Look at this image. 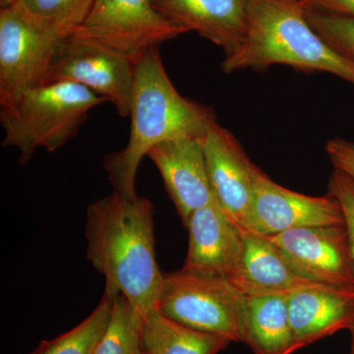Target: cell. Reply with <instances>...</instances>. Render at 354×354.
I'll return each mask as SVG.
<instances>
[{
  "instance_id": "cell-10",
  "label": "cell",
  "mask_w": 354,
  "mask_h": 354,
  "mask_svg": "<svg viewBox=\"0 0 354 354\" xmlns=\"http://www.w3.org/2000/svg\"><path fill=\"white\" fill-rule=\"evenodd\" d=\"M209 183L225 214L246 230L252 212L254 193L262 171L251 162L234 134L218 122L204 139Z\"/></svg>"
},
{
  "instance_id": "cell-23",
  "label": "cell",
  "mask_w": 354,
  "mask_h": 354,
  "mask_svg": "<svg viewBox=\"0 0 354 354\" xmlns=\"http://www.w3.org/2000/svg\"><path fill=\"white\" fill-rule=\"evenodd\" d=\"M328 189L341 206L354 265V179L335 169L330 174Z\"/></svg>"
},
{
  "instance_id": "cell-3",
  "label": "cell",
  "mask_w": 354,
  "mask_h": 354,
  "mask_svg": "<svg viewBox=\"0 0 354 354\" xmlns=\"http://www.w3.org/2000/svg\"><path fill=\"white\" fill-rule=\"evenodd\" d=\"M276 64L308 73L326 72L354 86V62L314 31L300 0H250L245 35L221 68L234 73Z\"/></svg>"
},
{
  "instance_id": "cell-20",
  "label": "cell",
  "mask_w": 354,
  "mask_h": 354,
  "mask_svg": "<svg viewBox=\"0 0 354 354\" xmlns=\"http://www.w3.org/2000/svg\"><path fill=\"white\" fill-rule=\"evenodd\" d=\"M143 321L127 298L118 295L108 327L93 354H142Z\"/></svg>"
},
{
  "instance_id": "cell-17",
  "label": "cell",
  "mask_w": 354,
  "mask_h": 354,
  "mask_svg": "<svg viewBox=\"0 0 354 354\" xmlns=\"http://www.w3.org/2000/svg\"><path fill=\"white\" fill-rule=\"evenodd\" d=\"M288 297H246L243 342L254 354H292L297 351L288 316Z\"/></svg>"
},
{
  "instance_id": "cell-1",
  "label": "cell",
  "mask_w": 354,
  "mask_h": 354,
  "mask_svg": "<svg viewBox=\"0 0 354 354\" xmlns=\"http://www.w3.org/2000/svg\"><path fill=\"white\" fill-rule=\"evenodd\" d=\"M155 209L147 198L113 192L88 205L87 257L106 279L104 295H118L146 318L157 308L165 274L155 250Z\"/></svg>"
},
{
  "instance_id": "cell-5",
  "label": "cell",
  "mask_w": 354,
  "mask_h": 354,
  "mask_svg": "<svg viewBox=\"0 0 354 354\" xmlns=\"http://www.w3.org/2000/svg\"><path fill=\"white\" fill-rule=\"evenodd\" d=\"M71 36L32 15L21 2L0 8L1 109L46 84L53 62Z\"/></svg>"
},
{
  "instance_id": "cell-25",
  "label": "cell",
  "mask_w": 354,
  "mask_h": 354,
  "mask_svg": "<svg viewBox=\"0 0 354 354\" xmlns=\"http://www.w3.org/2000/svg\"><path fill=\"white\" fill-rule=\"evenodd\" d=\"M306 8L354 17V0H300Z\"/></svg>"
},
{
  "instance_id": "cell-6",
  "label": "cell",
  "mask_w": 354,
  "mask_h": 354,
  "mask_svg": "<svg viewBox=\"0 0 354 354\" xmlns=\"http://www.w3.org/2000/svg\"><path fill=\"white\" fill-rule=\"evenodd\" d=\"M245 300L227 279L181 269L165 274L156 309L190 329L243 342Z\"/></svg>"
},
{
  "instance_id": "cell-21",
  "label": "cell",
  "mask_w": 354,
  "mask_h": 354,
  "mask_svg": "<svg viewBox=\"0 0 354 354\" xmlns=\"http://www.w3.org/2000/svg\"><path fill=\"white\" fill-rule=\"evenodd\" d=\"M39 19L73 35L87 19L94 0H21Z\"/></svg>"
},
{
  "instance_id": "cell-8",
  "label": "cell",
  "mask_w": 354,
  "mask_h": 354,
  "mask_svg": "<svg viewBox=\"0 0 354 354\" xmlns=\"http://www.w3.org/2000/svg\"><path fill=\"white\" fill-rule=\"evenodd\" d=\"M135 64L118 51L71 36L51 65L46 84L68 81L104 97L121 118L129 116Z\"/></svg>"
},
{
  "instance_id": "cell-2",
  "label": "cell",
  "mask_w": 354,
  "mask_h": 354,
  "mask_svg": "<svg viewBox=\"0 0 354 354\" xmlns=\"http://www.w3.org/2000/svg\"><path fill=\"white\" fill-rule=\"evenodd\" d=\"M129 139L123 150L104 158L113 192L136 196V176L149 151L178 137L205 136L216 122L213 109L179 94L165 71L158 46H153L135 64L130 102Z\"/></svg>"
},
{
  "instance_id": "cell-26",
  "label": "cell",
  "mask_w": 354,
  "mask_h": 354,
  "mask_svg": "<svg viewBox=\"0 0 354 354\" xmlns=\"http://www.w3.org/2000/svg\"><path fill=\"white\" fill-rule=\"evenodd\" d=\"M19 1H21V0H0V8L13 6V4L18 3Z\"/></svg>"
},
{
  "instance_id": "cell-22",
  "label": "cell",
  "mask_w": 354,
  "mask_h": 354,
  "mask_svg": "<svg viewBox=\"0 0 354 354\" xmlns=\"http://www.w3.org/2000/svg\"><path fill=\"white\" fill-rule=\"evenodd\" d=\"M305 15L314 31L326 43L354 62V17L321 12L306 7Z\"/></svg>"
},
{
  "instance_id": "cell-11",
  "label": "cell",
  "mask_w": 354,
  "mask_h": 354,
  "mask_svg": "<svg viewBox=\"0 0 354 354\" xmlns=\"http://www.w3.org/2000/svg\"><path fill=\"white\" fill-rule=\"evenodd\" d=\"M344 225L339 202L332 194L307 196L283 187L261 171L246 230L271 236L295 228Z\"/></svg>"
},
{
  "instance_id": "cell-27",
  "label": "cell",
  "mask_w": 354,
  "mask_h": 354,
  "mask_svg": "<svg viewBox=\"0 0 354 354\" xmlns=\"http://www.w3.org/2000/svg\"><path fill=\"white\" fill-rule=\"evenodd\" d=\"M351 332V353L349 354H354V323L351 326V329L348 330Z\"/></svg>"
},
{
  "instance_id": "cell-19",
  "label": "cell",
  "mask_w": 354,
  "mask_h": 354,
  "mask_svg": "<svg viewBox=\"0 0 354 354\" xmlns=\"http://www.w3.org/2000/svg\"><path fill=\"white\" fill-rule=\"evenodd\" d=\"M113 300L104 295L97 308L83 322L51 341L41 342L30 354L94 353L108 327Z\"/></svg>"
},
{
  "instance_id": "cell-13",
  "label": "cell",
  "mask_w": 354,
  "mask_h": 354,
  "mask_svg": "<svg viewBox=\"0 0 354 354\" xmlns=\"http://www.w3.org/2000/svg\"><path fill=\"white\" fill-rule=\"evenodd\" d=\"M205 136L167 140L153 147L147 155L160 171L184 227L194 212L215 198L205 157Z\"/></svg>"
},
{
  "instance_id": "cell-24",
  "label": "cell",
  "mask_w": 354,
  "mask_h": 354,
  "mask_svg": "<svg viewBox=\"0 0 354 354\" xmlns=\"http://www.w3.org/2000/svg\"><path fill=\"white\" fill-rule=\"evenodd\" d=\"M326 153L335 169L354 179V143L342 138L330 140L326 144Z\"/></svg>"
},
{
  "instance_id": "cell-16",
  "label": "cell",
  "mask_w": 354,
  "mask_h": 354,
  "mask_svg": "<svg viewBox=\"0 0 354 354\" xmlns=\"http://www.w3.org/2000/svg\"><path fill=\"white\" fill-rule=\"evenodd\" d=\"M232 285L245 297L290 295L316 286L304 278L265 235L244 230L243 253Z\"/></svg>"
},
{
  "instance_id": "cell-9",
  "label": "cell",
  "mask_w": 354,
  "mask_h": 354,
  "mask_svg": "<svg viewBox=\"0 0 354 354\" xmlns=\"http://www.w3.org/2000/svg\"><path fill=\"white\" fill-rule=\"evenodd\" d=\"M304 278L354 290V265L346 225L295 228L268 236Z\"/></svg>"
},
{
  "instance_id": "cell-15",
  "label": "cell",
  "mask_w": 354,
  "mask_h": 354,
  "mask_svg": "<svg viewBox=\"0 0 354 354\" xmlns=\"http://www.w3.org/2000/svg\"><path fill=\"white\" fill-rule=\"evenodd\" d=\"M156 8L188 31L232 53L245 35L250 0H153Z\"/></svg>"
},
{
  "instance_id": "cell-14",
  "label": "cell",
  "mask_w": 354,
  "mask_h": 354,
  "mask_svg": "<svg viewBox=\"0 0 354 354\" xmlns=\"http://www.w3.org/2000/svg\"><path fill=\"white\" fill-rule=\"evenodd\" d=\"M288 304L297 351L354 323V290L311 286L291 293Z\"/></svg>"
},
{
  "instance_id": "cell-4",
  "label": "cell",
  "mask_w": 354,
  "mask_h": 354,
  "mask_svg": "<svg viewBox=\"0 0 354 354\" xmlns=\"http://www.w3.org/2000/svg\"><path fill=\"white\" fill-rule=\"evenodd\" d=\"M108 102L80 84L59 81L31 88L8 109H0L4 131L2 146L19 152V164L26 165L44 149L59 150L78 134L95 106Z\"/></svg>"
},
{
  "instance_id": "cell-7",
  "label": "cell",
  "mask_w": 354,
  "mask_h": 354,
  "mask_svg": "<svg viewBox=\"0 0 354 354\" xmlns=\"http://www.w3.org/2000/svg\"><path fill=\"white\" fill-rule=\"evenodd\" d=\"M189 32L156 8L153 0H94L72 36L102 44L133 64L153 48Z\"/></svg>"
},
{
  "instance_id": "cell-12",
  "label": "cell",
  "mask_w": 354,
  "mask_h": 354,
  "mask_svg": "<svg viewBox=\"0 0 354 354\" xmlns=\"http://www.w3.org/2000/svg\"><path fill=\"white\" fill-rule=\"evenodd\" d=\"M189 246L183 270L232 283L243 253L244 230L230 218L216 197L188 221Z\"/></svg>"
},
{
  "instance_id": "cell-18",
  "label": "cell",
  "mask_w": 354,
  "mask_h": 354,
  "mask_svg": "<svg viewBox=\"0 0 354 354\" xmlns=\"http://www.w3.org/2000/svg\"><path fill=\"white\" fill-rule=\"evenodd\" d=\"M230 344L223 337L174 322L157 309L143 321L142 354H218Z\"/></svg>"
}]
</instances>
